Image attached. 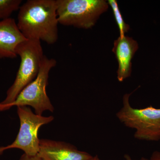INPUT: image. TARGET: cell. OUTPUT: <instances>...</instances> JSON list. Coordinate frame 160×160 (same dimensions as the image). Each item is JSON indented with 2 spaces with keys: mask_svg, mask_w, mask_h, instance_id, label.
I'll use <instances>...</instances> for the list:
<instances>
[{
  "mask_svg": "<svg viewBox=\"0 0 160 160\" xmlns=\"http://www.w3.org/2000/svg\"><path fill=\"white\" fill-rule=\"evenodd\" d=\"M56 0H28L20 6L18 27L28 40L52 45L58 38Z\"/></svg>",
  "mask_w": 160,
  "mask_h": 160,
  "instance_id": "cell-1",
  "label": "cell"
},
{
  "mask_svg": "<svg viewBox=\"0 0 160 160\" xmlns=\"http://www.w3.org/2000/svg\"><path fill=\"white\" fill-rule=\"evenodd\" d=\"M16 52L21 62L14 82L7 90L6 98L0 102L3 105L12 102L23 89L37 78L45 56L38 40L27 39L22 42Z\"/></svg>",
  "mask_w": 160,
  "mask_h": 160,
  "instance_id": "cell-2",
  "label": "cell"
},
{
  "mask_svg": "<svg viewBox=\"0 0 160 160\" xmlns=\"http://www.w3.org/2000/svg\"><path fill=\"white\" fill-rule=\"evenodd\" d=\"M56 60L44 56L37 78L23 89L16 99L10 104L0 103V112L6 111L13 106L32 107L35 113L42 115L45 111L53 112L54 108L46 92L49 73L57 65Z\"/></svg>",
  "mask_w": 160,
  "mask_h": 160,
  "instance_id": "cell-3",
  "label": "cell"
},
{
  "mask_svg": "<svg viewBox=\"0 0 160 160\" xmlns=\"http://www.w3.org/2000/svg\"><path fill=\"white\" fill-rule=\"evenodd\" d=\"M130 95H124L123 107L117 113V117L126 127L136 130V139L159 141L160 109L152 106L143 109L132 108L129 103Z\"/></svg>",
  "mask_w": 160,
  "mask_h": 160,
  "instance_id": "cell-4",
  "label": "cell"
},
{
  "mask_svg": "<svg viewBox=\"0 0 160 160\" xmlns=\"http://www.w3.org/2000/svg\"><path fill=\"white\" fill-rule=\"evenodd\" d=\"M56 1L59 24L86 29L94 26L109 5L104 0Z\"/></svg>",
  "mask_w": 160,
  "mask_h": 160,
  "instance_id": "cell-5",
  "label": "cell"
},
{
  "mask_svg": "<svg viewBox=\"0 0 160 160\" xmlns=\"http://www.w3.org/2000/svg\"><path fill=\"white\" fill-rule=\"evenodd\" d=\"M17 113L20 122L17 136L11 144L0 147V149L3 152L7 149H18L27 155H38L40 140L38 137L39 130L41 126L53 121L54 117L36 114L28 106L17 107Z\"/></svg>",
  "mask_w": 160,
  "mask_h": 160,
  "instance_id": "cell-6",
  "label": "cell"
},
{
  "mask_svg": "<svg viewBox=\"0 0 160 160\" xmlns=\"http://www.w3.org/2000/svg\"><path fill=\"white\" fill-rule=\"evenodd\" d=\"M38 156L43 160H89L93 157L69 143L45 139L40 140Z\"/></svg>",
  "mask_w": 160,
  "mask_h": 160,
  "instance_id": "cell-7",
  "label": "cell"
},
{
  "mask_svg": "<svg viewBox=\"0 0 160 160\" xmlns=\"http://www.w3.org/2000/svg\"><path fill=\"white\" fill-rule=\"evenodd\" d=\"M26 40L14 19L0 21V59L16 58L17 47Z\"/></svg>",
  "mask_w": 160,
  "mask_h": 160,
  "instance_id": "cell-8",
  "label": "cell"
},
{
  "mask_svg": "<svg viewBox=\"0 0 160 160\" xmlns=\"http://www.w3.org/2000/svg\"><path fill=\"white\" fill-rule=\"evenodd\" d=\"M138 49L137 42L129 37H119L114 41L112 51L118 63L117 78L120 82L131 75L132 60Z\"/></svg>",
  "mask_w": 160,
  "mask_h": 160,
  "instance_id": "cell-9",
  "label": "cell"
},
{
  "mask_svg": "<svg viewBox=\"0 0 160 160\" xmlns=\"http://www.w3.org/2000/svg\"><path fill=\"white\" fill-rule=\"evenodd\" d=\"M22 0H0V21L10 18L15 11L19 9Z\"/></svg>",
  "mask_w": 160,
  "mask_h": 160,
  "instance_id": "cell-10",
  "label": "cell"
},
{
  "mask_svg": "<svg viewBox=\"0 0 160 160\" xmlns=\"http://www.w3.org/2000/svg\"><path fill=\"white\" fill-rule=\"evenodd\" d=\"M108 3L111 6L115 20L117 24L120 32V37H124L125 33L129 31V25L126 24L124 21L122 13L120 11L117 1L116 0H109Z\"/></svg>",
  "mask_w": 160,
  "mask_h": 160,
  "instance_id": "cell-11",
  "label": "cell"
},
{
  "mask_svg": "<svg viewBox=\"0 0 160 160\" xmlns=\"http://www.w3.org/2000/svg\"><path fill=\"white\" fill-rule=\"evenodd\" d=\"M124 158H125V160H137L133 159L128 154L125 155ZM160 160V152L158 151H154L149 158H142L139 160Z\"/></svg>",
  "mask_w": 160,
  "mask_h": 160,
  "instance_id": "cell-12",
  "label": "cell"
},
{
  "mask_svg": "<svg viewBox=\"0 0 160 160\" xmlns=\"http://www.w3.org/2000/svg\"><path fill=\"white\" fill-rule=\"evenodd\" d=\"M18 160H43L42 158L39 157L38 155L32 156L27 155L25 154L24 153L20 157V158Z\"/></svg>",
  "mask_w": 160,
  "mask_h": 160,
  "instance_id": "cell-13",
  "label": "cell"
},
{
  "mask_svg": "<svg viewBox=\"0 0 160 160\" xmlns=\"http://www.w3.org/2000/svg\"><path fill=\"white\" fill-rule=\"evenodd\" d=\"M89 160H101L98 157V155L92 157L91 159Z\"/></svg>",
  "mask_w": 160,
  "mask_h": 160,
  "instance_id": "cell-14",
  "label": "cell"
},
{
  "mask_svg": "<svg viewBox=\"0 0 160 160\" xmlns=\"http://www.w3.org/2000/svg\"></svg>",
  "mask_w": 160,
  "mask_h": 160,
  "instance_id": "cell-15",
  "label": "cell"
}]
</instances>
